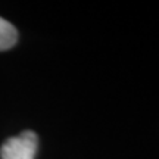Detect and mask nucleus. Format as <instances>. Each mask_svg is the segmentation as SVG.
<instances>
[{"label":"nucleus","mask_w":159,"mask_h":159,"mask_svg":"<svg viewBox=\"0 0 159 159\" xmlns=\"http://www.w3.org/2000/svg\"><path fill=\"white\" fill-rule=\"evenodd\" d=\"M39 139L34 131H22L7 139L0 148V159H35Z\"/></svg>","instance_id":"1"},{"label":"nucleus","mask_w":159,"mask_h":159,"mask_svg":"<svg viewBox=\"0 0 159 159\" xmlns=\"http://www.w3.org/2000/svg\"><path fill=\"white\" fill-rule=\"evenodd\" d=\"M18 31L9 21L0 18V52L7 50L16 44Z\"/></svg>","instance_id":"2"}]
</instances>
